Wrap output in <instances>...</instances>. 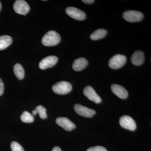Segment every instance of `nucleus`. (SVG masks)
Wrapping results in <instances>:
<instances>
[{
    "label": "nucleus",
    "instance_id": "nucleus-7",
    "mask_svg": "<svg viewBox=\"0 0 151 151\" xmlns=\"http://www.w3.org/2000/svg\"><path fill=\"white\" fill-rule=\"evenodd\" d=\"M14 10L17 13L21 15L26 14L29 12L30 7L26 1L24 0H17L14 4Z\"/></svg>",
    "mask_w": 151,
    "mask_h": 151
},
{
    "label": "nucleus",
    "instance_id": "nucleus-19",
    "mask_svg": "<svg viewBox=\"0 0 151 151\" xmlns=\"http://www.w3.org/2000/svg\"><path fill=\"white\" fill-rule=\"evenodd\" d=\"M36 112L39 114L41 119H46L47 118V114L46 113V108L43 107L42 105H39L37 106L35 109Z\"/></svg>",
    "mask_w": 151,
    "mask_h": 151
},
{
    "label": "nucleus",
    "instance_id": "nucleus-25",
    "mask_svg": "<svg viewBox=\"0 0 151 151\" xmlns=\"http://www.w3.org/2000/svg\"><path fill=\"white\" fill-rule=\"evenodd\" d=\"M37 114V113L36 112V111H35V110H34V111H32V115L33 116H35Z\"/></svg>",
    "mask_w": 151,
    "mask_h": 151
},
{
    "label": "nucleus",
    "instance_id": "nucleus-8",
    "mask_svg": "<svg viewBox=\"0 0 151 151\" xmlns=\"http://www.w3.org/2000/svg\"><path fill=\"white\" fill-rule=\"evenodd\" d=\"M74 110L80 116L91 118L95 115L96 112L93 109L87 108L80 104H76L74 107Z\"/></svg>",
    "mask_w": 151,
    "mask_h": 151
},
{
    "label": "nucleus",
    "instance_id": "nucleus-6",
    "mask_svg": "<svg viewBox=\"0 0 151 151\" xmlns=\"http://www.w3.org/2000/svg\"><path fill=\"white\" fill-rule=\"evenodd\" d=\"M119 123L121 127L127 129L134 131L137 129V124L136 122L131 116H122L120 118Z\"/></svg>",
    "mask_w": 151,
    "mask_h": 151
},
{
    "label": "nucleus",
    "instance_id": "nucleus-17",
    "mask_svg": "<svg viewBox=\"0 0 151 151\" xmlns=\"http://www.w3.org/2000/svg\"><path fill=\"white\" fill-rule=\"evenodd\" d=\"M14 71L15 75L19 80L24 78L25 73L23 67L19 63H16L14 65Z\"/></svg>",
    "mask_w": 151,
    "mask_h": 151
},
{
    "label": "nucleus",
    "instance_id": "nucleus-12",
    "mask_svg": "<svg viewBox=\"0 0 151 151\" xmlns=\"http://www.w3.org/2000/svg\"><path fill=\"white\" fill-rule=\"evenodd\" d=\"M111 90L114 94L121 99H125L128 97V92L127 89L123 86L117 84L111 85Z\"/></svg>",
    "mask_w": 151,
    "mask_h": 151
},
{
    "label": "nucleus",
    "instance_id": "nucleus-1",
    "mask_svg": "<svg viewBox=\"0 0 151 151\" xmlns=\"http://www.w3.org/2000/svg\"><path fill=\"white\" fill-rule=\"evenodd\" d=\"M60 35L54 31H50L45 35L42 40L43 45L46 46H53L59 43L60 41Z\"/></svg>",
    "mask_w": 151,
    "mask_h": 151
},
{
    "label": "nucleus",
    "instance_id": "nucleus-20",
    "mask_svg": "<svg viewBox=\"0 0 151 151\" xmlns=\"http://www.w3.org/2000/svg\"><path fill=\"white\" fill-rule=\"evenodd\" d=\"M11 148L12 151H24L22 147L16 142H13L11 143Z\"/></svg>",
    "mask_w": 151,
    "mask_h": 151
},
{
    "label": "nucleus",
    "instance_id": "nucleus-18",
    "mask_svg": "<svg viewBox=\"0 0 151 151\" xmlns=\"http://www.w3.org/2000/svg\"><path fill=\"white\" fill-rule=\"evenodd\" d=\"M22 122L25 123H32L34 121V117L32 114L27 111H24L21 116Z\"/></svg>",
    "mask_w": 151,
    "mask_h": 151
},
{
    "label": "nucleus",
    "instance_id": "nucleus-26",
    "mask_svg": "<svg viewBox=\"0 0 151 151\" xmlns=\"http://www.w3.org/2000/svg\"><path fill=\"white\" fill-rule=\"evenodd\" d=\"M1 2H0V12H1Z\"/></svg>",
    "mask_w": 151,
    "mask_h": 151
},
{
    "label": "nucleus",
    "instance_id": "nucleus-13",
    "mask_svg": "<svg viewBox=\"0 0 151 151\" xmlns=\"http://www.w3.org/2000/svg\"><path fill=\"white\" fill-rule=\"evenodd\" d=\"M145 56L144 52L141 50L135 51L131 57V61L134 65L139 66L144 63Z\"/></svg>",
    "mask_w": 151,
    "mask_h": 151
},
{
    "label": "nucleus",
    "instance_id": "nucleus-22",
    "mask_svg": "<svg viewBox=\"0 0 151 151\" xmlns=\"http://www.w3.org/2000/svg\"><path fill=\"white\" fill-rule=\"evenodd\" d=\"M4 90V86L2 80L0 78V96H1L3 94Z\"/></svg>",
    "mask_w": 151,
    "mask_h": 151
},
{
    "label": "nucleus",
    "instance_id": "nucleus-16",
    "mask_svg": "<svg viewBox=\"0 0 151 151\" xmlns=\"http://www.w3.org/2000/svg\"><path fill=\"white\" fill-rule=\"evenodd\" d=\"M107 31L104 29H99L96 30L90 35L91 39L93 40H98L105 37L107 35Z\"/></svg>",
    "mask_w": 151,
    "mask_h": 151
},
{
    "label": "nucleus",
    "instance_id": "nucleus-14",
    "mask_svg": "<svg viewBox=\"0 0 151 151\" xmlns=\"http://www.w3.org/2000/svg\"><path fill=\"white\" fill-rule=\"evenodd\" d=\"M88 64V60L86 58H80L74 60L72 67L76 71H80L85 68Z\"/></svg>",
    "mask_w": 151,
    "mask_h": 151
},
{
    "label": "nucleus",
    "instance_id": "nucleus-21",
    "mask_svg": "<svg viewBox=\"0 0 151 151\" xmlns=\"http://www.w3.org/2000/svg\"><path fill=\"white\" fill-rule=\"evenodd\" d=\"M86 151H108V150L104 147L98 146L89 148Z\"/></svg>",
    "mask_w": 151,
    "mask_h": 151
},
{
    "label": "nucleus",
    "instance_id": "nucleus-15",
    "mask_svg": "<svg viewBox=\"0 0 151 151\" xmlns=\"http://www.w3.org/2000/svg\"><path fill=\"white\" fill-rule=\"evenodd\" d=\"M12 39L8 35L0 36V50L5 49L12 43Z\"/></svg>",
    "mask_w": 151,
    "mask_h": 151
},
{
    "label": "nucleus",
    "instance_id": "nucleus-5",
    "mask_svg": "<svg viewBox=\"0 0 151 151\" xmlns=\"http://www.w3.org/2000/svg\"><path fill=\"white\" fill-rule=\"evenodd\" d=\"M65 12L70 17L77 20L82 21L86 18V15L84 12L73 7H67Z\"/></svg>",
    "mask_w": 151,
    "mask_h": 151
},
{
    "label": "nucleus",
    "instance_id": "nucleus-11",
    "mask_svg": "<svg viewBox=\"0 0 151 151\" xmlns=\"http://www.w3.org/2000/svg\"><path fill=\"white\" fill-rule=\"evenodd\" d=\"M58 125L67 131H72L75 129L76 126L73 122L66 117H59L56 120Z\"/></svg>",
    "mask_w": 151,
    "mask_h": 151
},
{
    "label": "nucleus",
    "instance_id": "nucleus-2",
    "mask_svg": "<svg viewBox=\"0 0 151 151\" xmlns=\"http://www.w3.org/2000/svg\"><path fill=\"white\" fill-rule=\"evenodd\" d=\"M52 90L55 93L58 94H65L69 93L72 87L69 82L61 81L57 82L52 86Z\"/></svg>",
    "mask_w": 151,
    "mask_h": 151
},
{
    "label": "nucleus",
    "instance_id": "nucleus-4",
    "mask_svg": "<svg viewBox=\"0 0 151 151\" xmlns=\"http://www.w3.org/2000/svg\"><path fill=\"white\" fill-rule=\"evenodd\" d=\"M124 19L130 22H139L143 19L144 15L141 12L129 10L124 12L123 15Z\"/></svg>",
    "mask_w": 151,
    "mask_h": 151
},
{
    "label": "nucleus",
    "instance_id": "nucleus-3",
    "mask_svg": "<svg viewBox=\"0 0 151 151\" xmlns=\"http://www.w3.org/2000/svg\"><path fill=\"white\" fill-rule=\"evenodd\" d=\"M127 57L123 55L116 54L109 60L108 65L112 69H116L124 66L127 62Z\"/></svg>",
    "mask_w": 151,
    "mask_h": 151
},
{
    "label": "nucleus",
    "instance_id": "nucleus-24",
    "mask_svg": "<svg viewBox=\"0 0 151 151\" xmlns=\"http://www.w3.org/2000/svg\"><path fill=\"white\" fill-rule=\"evenodd\" d=\"M52 151H62L60 148L58 147H55L52 149Z\"/></svg>",
    "mask_w": 151,
    "mask_h": 151
},
{
    "label": "nucleus",
    "instance_id": "nucleus-23",
    "mask_svg": "<svg viewBox=\"0 0 151 151\" xmlns=\"http://www.w3.org/2000/svg\"><path fill=\"white\" fill-rule=\"evenodd\" d=\"M82 1L85 3V4H92V3H94V0H83Z\"/></svg>",
    "mask_w": 151,
    "mask_h": 151
},
{
    "label": "nucleus",
    "instance_id": "nucleus-9",
    "mask_svg": "<svg viewBox=\"0 0 151 151\" xmlns=\"http://www.w3.org/2000/svg\"><path fill=\"white\" fill-rule=\"evenodd\" d=\"M58 61V58L56 56L50 55L43 58L40 62L39 66L40 69L44 70L49 68H51L56 64Z\"/></svg>",
    "mask_w": 151,
    "mask_h": 151
},
{
    "label": "nucleus",
    "instance_id": "nucleus-10",
    "mask_svg": "<svg viewBox=\"0 0 151 151\" xmlns=\"http://www.w3.org/2000/svg\"><path fill=\"white\" fill-rule=\"evenodd\" d=\"M84 94L89 100L96 103H100L102 102L101 97L97 94L92 86H87L84 88Z\"/></svg>",
    "mask_w": 151,
    "mask_h": 151
}]
</instances>
